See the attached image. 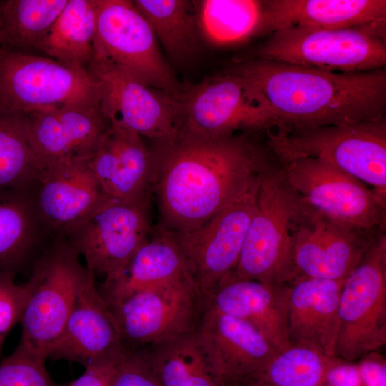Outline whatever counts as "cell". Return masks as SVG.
I'll return each mask as SVG.
<instances>
[{
    "label": "cell",
    "instance_id": "6da1fadb",
    "mask_svg": "<svg viewBox=\"0 0 386 386\" xmlns=\"http://www.w3.org/2000/svg\"><path fill=\"white\" fill-rule=\"evenodd\" d=\"M238 132L219 137L178 134L152 151L159 227L194 229L244 194L272 157L267 146Z\"/></svg>",
    "mask_w": 386,
    "mask_h": 386
},
{
    "label": "cell",
    "instance_id": "7a4b0ae2",
    "mask_svg": "<svg viewBox=\"0 0 386 386\" xmlns=\"http://www.w3.org/2000/svg\"><path fill=\"white\" fill-rule=\"evenodd\" d=\"M230 69L260 92L273 113L277 130L385 117V69L342 73L254 58Z\"/></svg>",
    "mask_w": 386,
    "mask_h": 386
},
{
    "label": "cell",
    "instance_id": "3957f363",
    "mask_svg": "<svg viewBox=\"0 0 386 386\" xmlns=\"http://www.w3.org/2000/svg\"><path fill=\"white\" fill-rule=\"evenodd\" d=\"M305 209L306 203L286 180L281 164L270 159L259 173L256 208L237 265L224 282L250 279L285 285L297 278L293 249Z\"/></svg>",
    "mask_w": 386,
    "mask_h": 386
},
{
    "label": "cell",
    "instance_id": "277c9868",
    "mask_svg": "<svg viewBox=\"0 0 386 386\" xmlns=\"http://www.w3.org/2000/svg\"><path fill=\"white\" fill-rule=\"evenodd\" d=\"M267 144L279 163L318 159L362 182L386 199V118L350 124L277 130Z\"/></svg>",
    "mask_w": 386,
    "mask_h": 386
},
{
    "label": "cell",
    "instance_id": "5b68a950",
    "mask_svg": "<svg viewBox=\"0 0 386 386\" xmlns=\"http://www.w3.org/2000/svg\"><path fill=\"white\" fill-rule=\"evenodd\" d=\"M254 55L335 72L385 69L386 19L335 29L293 26L278 30L270 34Z\"/></svg>",
    "mask_w": 386,
    "mask_h": 386
},
{
    "label": "cell",
    "instance_id": "8992f818",
    "mask_svg": "<svg viewBox=\"0 0 386 386\" xmlns=\"http://www.w3.org/2000/svg\"><path fill=\"white\" fill-rule=\"evenodd\" d=\"M102 83L86 68L0 48V109L26 114L65 106L99 107Z\"/></svg>",
    "mask_w": 386,
    "mask_h": 386
},
{
    "label": "cell",
    "instance_id": "52a82bcc",
    "mask_svg": "<svg viewBox=\"0 0 386 386\" xmlns=\"http://www.w3.org/2000/svg\"><path fill=\"white\" fill-rule=\"evenodd\" d=\"M79 256L69 242L59 243L38 259L26 282L29 298L18 346L41 359L49 357L92 272L81 265Z\"/></svg>",
    "mask_w": 386,
    "mask_h": 386
},
{
    "label": "cell",
    "instance_id": "ba28073f",
    "mask_svg": "<svg viewBox=\"0 0 386 386\" xmlns=\"http://www.w3.org/2000/svg\"><path fill=\"white\" fill-rule=\"evenodd\" d=\"M177 101L178 134L219 137L274 127L273 113L260 92L231 69L199 84L184 85Z\"/></svg>",
    "mask_w": 386,
    "mask_h": 386
},
{
    "label": "cell",
    "instance_id": "9c48e42d",
    "mask_svg": "<svg viewBox=\"0 0 386 386\" xmlns=\"http://www.w3.org/2000/svg\"><path fill=\"white\" fill-rule=\"evenodd\" d=\"M335 357L357 361L386 344V234L381 231L345 278Z\"/></svg>",
    "mask_w": 386,
    "mask_h": 386
},
{
    "label": "cell",
    "instance_id": "30bf717a",
    "mask_svg": "<svg viewBox=\"0 0 386 386\" xmlns=\"http://www.w3.org/2000/svg\"><path fill=\"white\" fill-rule=\"evenodd\" d=\"M94 56L114 63L144 84L178 100L184 85L175 77L149 24L133 1L97 0Z\"/></svg>",
    "mask_w": 386,
    "mask_h": 386
},
{
    "label": "cell",
    "instance_id": "8fae6325",
    "mask_svg": "<svg viewBox=\"0 0 386 386\" xmlns=\"http://www.w3.org/2000/svg\"><path fill=\"white\" fill-rule=\"evenodd\" d=\"M129 350L197 331L205 299L189 277L107 302Z\"/></svg>",
    "mask_w": 386,
    "mask_h": 386
},
{
    "label": "cell",
    "instance_id": "7c38bea8",
    "mask_svg": "<svg viewBox=\"0 0 386 386\" xmlns=\"http://www.w3.org/2000/svg\"><path fill=\"white\" fill-rule=\"evenodd\" d=\"M258 182L259 177L244 194L199 227L172 232L187 272L204 299L237 265L256 208Z\"/></svg>",
    "mask_w": 386,
    "mask_h": 386
},
{
    "label": "cell",
    "instance_id": "4fadbf2b",
    "mask_svg": "<svg viewBox=\"0 0 386 386\" xmlns=\"http://www.w3.org/2000/svg\"><path fill=\"white\" fill-rule=\"evenodd\" d=\"M281 165L289 184L317 212L345 224L385 229L386 199L362 182L313 157Z\"/></svg>",
    "mask_w": 386,
    "mask_h": 386
},
{
    "label": "cell",
    "instance_id": "5bb4252c",
    "mask_svg": "<svg viewBox=\"0 0 386 386\" xmlns=\"http://www.w3.org/2000/svg\"><path fill=\"white\" fill-rule=\"evenodd\" d=\"M87 69L103 84L99 108L109 124L133 131L156 144L174 140L180 126L177 100L105 59L94 57Z\"/></svg>",
    "mask_w": 386,
    "mask_h": 386
},
{
    "label": "cell",
    "instance_id": "9a60e30c",
    "mask_svg": "<svg viewBox=\"0 0 386 386\" xmlns=\"http://www.w3.org/2000/svg\"><path fill=\"white\" fill-rule=\"evenodd\" d=\"M149 199L111 200L71 232L69 243L82 255L86 268L117 279L152 232Z\"/></svg>",
    "mask_w": 386,
    "mask_h": 386
},
{
    "label": "cell",
    "instance_id": "2e32d148",
    "mask_svg": "<svg viewBox=\"0 0 386 386\" xmlns=\"http://www.w3.org/2000/svg\"><path fill=\"white\" fill-rule=\"evenodd\" d=\"M306 205L293 249L297 276L344 279L384 230L340 223Z\"/></svg>",
    "mask_w": 386,
    "mask_h": 386
},
{
    "label": "cell",
    "instance_id": "e0dca14e",
    "mask_svg": "<svg viewBox=\"0 0 386 386\" xmlns=\"http://www.w3.org/2000/svg\"><path fill=\"white\" fill-rule=\"evenodd\" d=\"M128 351L109 307L95 284L94 274L91 272L48 357L86 367L117 363Z\"/></svg>",
    "mask_w": 386,
    "mask_h": 386
},
{
    "label": "cell",
    "instance_id": "ac0fdd59",
    "mask_svg": "<svg viewBox=\"0 0 386 386\" xmlns=\"http://www.w3.org/2000/svg\"><path fill=\"white\" fill-rule=\"evenodd\" d=\"M196 333L213 371L225 384L249 379L279 352L247 322L206 304Z\"/></svg>",
    "mask_w": 386,
    "mask_h": 386
},
{
    "label": "cell",
    "instance_id": "d6986e66",
    "mask_svg": "<svg viewBox=\"0 0 386 386\" xmlns=\"http://www.w3.org/2000/svg\"><path fill=\"white\" fill-rule=\"evenodd\" d=\"M33 199L37 215L53 229L69 234L111 200L88 159L60 162L43 168Z\"/></svg>",
    "mask_w": 386,
    "mask_h": 386
},
{
    "label": "cell",
    "instance_id": "ffe728a7",
    "mask_svg": "<svg viewBox=\"0 0 386 386\" xmlns=\"http://www.w3.org/2000/svg\"><path fill=\"white\" fill-rule=\"evenodd\" d=\"M88 164L112 199H149L154 177V159L136 132L109 124Z\"/></svg>",
    "mask_w": 386,
    "mask_h": 386
},
{
    "label": "cell",
    "instance_id": "44dd1931",
    "mask_svg": "<svg viewBox=\"0 0 386 386\" xmlns=\"http://www.w3.org/2000/svg\"><path fill=\"white\" fill-rule=\"evenodd\" d=\"M30 139L42 167L89 159L109 123L99 107L65 106L34 112Z\"/></svg>",
    "mask_w": 386,
    "mask_h": 386
},
{
    "label": "cell",
    "instance_id": "7402d4cb",
    "mask_svg": "<svg viewBox=\"0 0 386 386\" xmlns=\"http://www.w3.org/2000/svg\"><path fill=\"white\" fill-rule=\"evenodd\" d=\"M344 279L299 276L289 284L287 330L291 345L335 357L339 297Z\"/></svg>",
    "mask_w": 386,
    "mask_h": 386
},
{
    "label": "cell",
    "instance_id": "603a6c76",
    "mask_svg": "<svg viewBox=\"0 0 386 386\" xmlns=\"http://www.w3.org/2000/svg\"><path fill=\"white\" fill-rule=\"evenodd\" d=\"M289 284L237 279L220 284L205 298L212 309L257 329L278 351L291 345L287 330Z\"/></svg>",
    "mask_w": 386,
    "mask_h": 386
},
{
    "label": "cell",
    "instance_id": "cb8c5ba5",
    "mask_svg": "<svg viewBox=\"0 0 386 386\" xmlns=\"http://www.w3.org/2000/svg\"><path fill=\"white\" fill-rule=\"evenodd\" d=\"M259 35L304 26L335 29L386 19L385 0H267Z\"/></svg>",
    "mask_w": 386,
    "mask_h": 386
},
{
    "label": "cell",
    "instance_id": "d4e9b609",
    "mask_svg": "<svg viewBox=\"0 0 386 386\" xmlns=\"http://www.w3.org/2000/svg\"><path fill=\"white\" fill-rule=\"evenodd\" d=\"M154 232L136 251L122 274L104 282L100 292L107 302L189 277L173 233L157 227Z\"/></svg>",
    "mask_w": 386,
    "mask_h": 386
},
{
    "label": "cell",
    "instance_id": "484cf974",
    "mask_svg": "<svg viewBox=\"0 0 386 386\" xmlns=\"http://www.w3.org/2000/svg\"><path fill=\"white\" fill-rule=\"evenodd\" d=\"M161 386H225L213 371L196 332L142 348Z\"/></svg>",
    "mask_w": 386,
    "mask_h": 386
},
{
    "label": "cell",
    "instance_id": "4316f807",
    "mask_svg": "<svg viewBox=\"0 0 386 386\" xmlns=\"http://www.w3.org/2000/svg\"><path fill=\"white\" fill-rule=\"evenodd\" d=\"M97 0L68 2L38 51L62 63L86 68L94 56Z\"/></svg>",
    "mask_w": 386,
    "mask_h": 386
},
{
    "label": "cell",
    "instance_id": "83f0119b",
    "mask_svg": "<svg viewBox=\"0 0 386 386\" xmlns=\"http://www.w3.org/2000/svg\"><path fill=\"white\" fill-rule=\"evenodd\" d=\"M194 1L200 37L210 45L234 46L259 36L264 11L263 1Z\"/></svg>",
    "mask_w": 386,
    "mask_h": 386
},
{
    "label": "cell",
    "instance_id": "f1b7e54d",
    "mask_svg": "<svg viewBox=\"0 0 386 386\" xmlns=\"http://www.w3.org/2000/svg\"><path fill=\"white\" fill-rule=\"evenodd\" d=\"M42 169L31 143L29 114L0 109V189L29 191Z\"/></svg>",
    "mask_w": 386,
    "mask_h": 386
},
{
    "label": "cell",
    "instance_id": "f546056e",
    "mask_svg": "<svg viewBox=\"0 0 386 386\" xmlns=\"http://www.w3.org/2000/svg\"><path fill=\"white\" fill-rule=\"evenodd\" d=\"M68 0L2 1L0 48L34 54L65 7Z\"/></svg>",
    "mask_w": 386,
    "mask_h": 386
},
{
    "label": "cell",
    "instance_id": "4dcf8cb0",
    "mask_svg": "<svg viewBox=\"0 0 386 386\" xmlns=\"http://www.w3.org/2000/svg\"><path fill=\"white\" fill-rule=\"evenodd\" d=\"M166 51L186 60L198 49L201 39L195 4L187 0H134Z\"/></svg>",
    "mask_w": 386,
    "mask_h": 386
},
{
    "label": "cell",
    "instance_id": "1f68e13d",
    "mask_svg": "<svg viewBox=\"0 0 386 386\" xmlns=\"http://www.w3.org/2000/svg\"><path fill=\"white\" fill-rule=\"evenodd\" d=\"M36 214L29 191L0 189V272H16L27 256Z\"/></svg>",
    "mask_w": 386,
    "mask_h": 386
},
{
    "label": "cell",
    "instance_id": "d6a6232c",
    "mask_svg": "<svg viewBox=\"0 0 386 386\" xmlns=\"http://www.w3.org/2000/svg\"><path fill=\"white\" fill-rule=\"evenodd\" d=\"M334 357L305 346L291 345L244 381L253 386H324Z\"/></svg>",
    "mask_w": 386,
    "mask_h": 386
},
{
    "label": "cell",
    "instance_id": "836d02e7",
    "mask_svg": "<svg viewBox=\"0 0 386 386\" xmlns=\"http://www.w3.org/2000/svg\"><path fill=\"white\" fill-rule=\"evenodd\" d=\"M44 362L18 346L0 361V386H66L51 379Z\"/></svg>",
    "mask_w": 386,
    "mask_h": 386
},
{
    "label": "cell",
    "instance_id": "e575fe53",
    "mask_svg": "<svg viewBox=\"0 0 386 386\" xmlns=\"http://www.w3.org/2000/svg\"><path fill=\"white\" fill-rule=\"evenodd\" d=\"M16 272H0V355L5 339L11 330L21 322L28 298L29 287L18 284Z\"/></svg>",
    "mask_w": 386,
    "mask_h": 386
},
{
    "label": "cell",
    "instance_id": "d590c367",
    "mask_svg": "<svg viewBox=\"0 0 386 386\" xmlns=\"http://www.w3.org/2000/svg\"><path fill=\"white\" fill-rule=\"evenodd\" d=\"M324 386H386V376L360 367L357 361L334 357L327 370Z\"/></svg>",
    "mask_w": 386,
    "mask_h": 386
},
{
    "label": "cell",
    "instance_id": "8d00e7d4",
    "mask_svg": "<svg viewBox=\"0 0 386 386\" xmlns=\"http://www.w3.org/2000/svg\"><path fill=\"white\" fill-rule=\"evenodd\" d=\"M112 386H161L142 348L129 350L117 363Z\"/></svg>",
    "mask_w": 386,
    "mask_h": 386
},
{
    "label": "cell",
    "instance_id": "74e56055",
    "mask_svg": "<svg viewBox=\"0 0 386 386\" xmlns=\"http://www.w3.org/2000/svg\"><path fill=\"white\" fill-rule=\"evenodd\" d=\"M116 365L102 362L86 366L84 372L66 386H112Z\"/></svg>",
    "mask_w": 386,
    "mask_h": 386
},
{
    "label": "cell",
    "instance_id": "f35d334b",
    "mask_svg": "<svg viewBox=\"0 0 386 386\" xmlns=\"http://www.w3.org/2000/svg\"><path fill=\"white\" fill-rule=\"evenodd\" d=\"M225 386H253L247 382L245 381H238L227 383Z\"/></svg>",
    "mask_w": 386,
    "mask_h": 386
},
{
    "label": "cell",
    "instance_id": "ab89813d",
    "mask_svg": "<svg viewBox=\"0 0 386 386\" xmlns=\"http://www.w3.org/2000/svg\"><path fill=\"white\" fill-rule=\"evenodd\" d=\"M1 4H2V1H0V19H1Z\"/></svg>",
    "mask_w": 386,
    "mask_h": 386
}]
</instances>
